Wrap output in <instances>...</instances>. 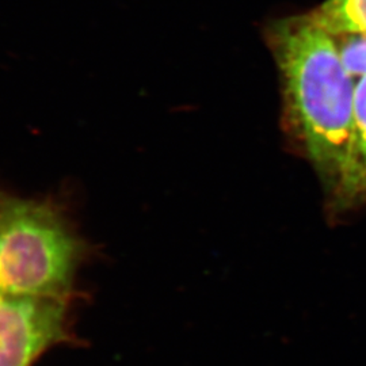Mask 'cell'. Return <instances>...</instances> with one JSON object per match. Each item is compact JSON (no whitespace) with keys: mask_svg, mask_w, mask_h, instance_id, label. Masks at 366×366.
I'll list each match as a JSON object with an SVG mask.
<instances>
[{"mask_svg":"<svg viewBox=\"0 0 366 366\" xmlns=\"http://www.w3.org/2000/svg\"><path fill=\"white\" fill-rule=\"evenodd\" d=\"M266 39L280 74L287 131L331 196L352 137L354 78L335 39L311 13L270 24Z\"/></svg>","mask_w":366,"mask_h":366,"instance_id":"obj_1","label":"cell"},{"mask_svg":"<svg viewBox=\"0 0 366 366\" xmlns=\"http://www.w3.org/2000/svg\"><path fill=\"white\" fill-rule=\"evenodd\" d=\"M86 251L56 204L0 190V295L68 299Z\"/></svg>","mask_w":366,"mask_h":366,"instance_id":"obj_2","label":"cell"},{"mask_svg":"<svg viewBox=\"0 0 366 366\" xmlns=\"http://www.w3.org/2000/svg\"><path fill=\"white\" fill-rule=\"evenodd\" d=\"M68 299L0 295V366H33L68 340Z\"/></svg>","mask_w":366,"mask_h":366,"instance_id":"obj_3","label":"cell"},{"mask_svg":"<svg viewBox=\"0 0 366 366\" xmlns=\"http://www.w3.org/2000/svg\"><path fill=\"white\" fill-rule=\"evenodd\" d=\"M366 202V75L357 79L354 92L353 128L340 181L331 194L337 213Z\"/></svg>","mask_w":366,"mask_h":366,"instance_id":"obj_4","label":"cell"},{"mask_svg":"<svg viewBox=\"0 0 366 366\" xmlns=\"http://www.w3.org/2000/svg\"><path fill=\"white\" fill-rule=\"evenodd\" d=\"M311 14L331 36L366 34V0H326Z\"/></svg>","mask_w":366,"mask_h":366,"instance_id":"obj_5","label":"cell"},{"mask_svg":"<svg viewBox=\"0 0 366 366\" xmlns=\"http://www.w3.org/2000/svg\"><path fill=\"white\" fill-rule=\"evenodd\" d=\"M343 66L354 79L366 75V34H338L332 36Z\"/></svg>","mask_w":366,"mask_h":366,"instance_id":"obj_6","label":"cell"}]
</instances>
